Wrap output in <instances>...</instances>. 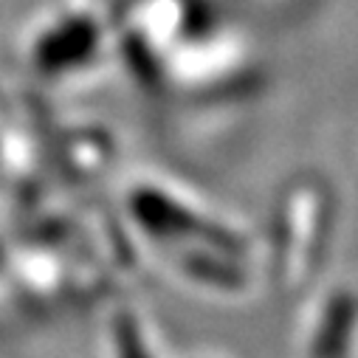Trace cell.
I'll return each mask as SVG.
<instances>
[{
  "instance_id": "cell-7",
  "label": "cell",
  "mask_w": 358,
  "mask_h": 358,
  "mask_svg": "<svg viewBox=\"0 0 358 358\" xmlns=\"http://www.w3.org/2000/svg\"><path fill=\"white\" fill-rule=\"evenodd\" d=\"M133 316H124V327H122V358H150L147 355V347H144V338L136 327V322H130Z\"/></svg>"
},
{
  "instance_id": "cell-2",
  "label": "cell",
  "mask_w": 358,
  "mask_h": 358,
  "mask_svg": "<svg viewBox=\"0 0 358 358\" xmlns=\"http://www.w3.org/2000/svg\"><path fill=\"white\" fill-rule=\"evenodd\" d=\"M119 62L105 0H59L37 15L26 40V65L45 85L87 87Z\"/></svg>"
},
{
  "instance_id": "cell-6",
  "label": "cell",
  "mask_w": 358,
  "mask_h": 358,
  "mask_svg": "<svg viewBox=\"0 0 358 358\" xmlns=\"http://www.w3.org/2000/svg\"><path fill=\"white\" fill-rule=\"evenodd\" d=\"M355 330H358V294L347 288L333 291L319 313V324L310 341V358H350Z\"/></svg>"
},
{
  "instance_id": "cell-1",
  "label": "cell",
  "mask_w": 358,
  "mask_h": 358,
  "mask_svg": "<svg viewBox=\"0 0 358 358\" xmlns=\"http://www.w3.org/2000/svg\"><path fill=\"white\" fill-rule=\"evenodd\" d=\"M259 82V57L251 37L215 3L178 43L150 96L181 105L240 99Z\"/></svg>"
},
{
  "instance_id": "cell-3",
  "label": "cell",
  "mask_w": 358,
  "mask_h": 358,
  "mask_svg": "<svg viewBox=\"0 0 358 358\" xmlns=\"http://www.w3.org/2000/svg\"><path fill=\"white\" fill-rule=\"evenodd\" d=\"M124 206L130 220L147 237L161 243H181L189 251H229L248 257L251 240L198 192L161 172H138L127 181Z\"/></svg>"
},
{
  "instance_id": "cell-4",
  "label": "cell",
  "mask_w": 358,
  "mask_h": 358,
  "mask_svg": "<svg viewBox=\"0 0 358 358\" xmlns=\"http://www.w3.org/2000/svg\"><path fill=\"white\" fill-rule=\"evenodd\" d=\"M336 198L324 178L305 172L282 187L274 206V277L282 288H299L313 277L333 231Z\"/></svg>"
},
{
  "instance_id": "cell-5",
  "label": "cell",
  "mask_w": 358,
  "mask_h": 358,
  "mask_svg": "<svg viewBox=\"0 0 358 358\" xmlns=\"http://www.w3.org/2000/svg\"><path fill=\"white\" fill-rule=\"evenodd\" d=\"M212 0H113L110 26L119 62L150 91L161 68Z\"/></svg>"
}]
</instances>
